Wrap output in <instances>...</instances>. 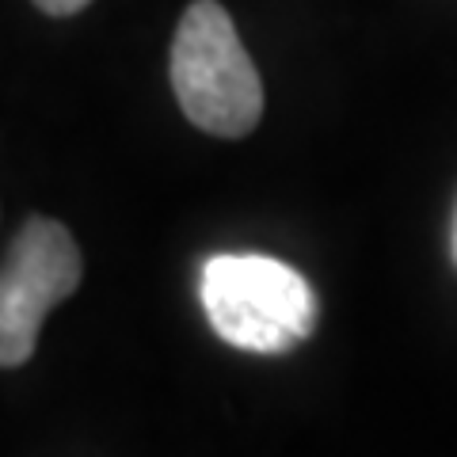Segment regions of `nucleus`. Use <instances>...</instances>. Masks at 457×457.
<instances>
[{
  "instance_id": "obj_1",
  "label": "nucleus",
  "mask_w": 457,
  "mask_h": 457,
  "mask_svg": "<svg viewBox=\"0 0 457 457\" xmlns=\"http://www.w3.org/2000/svg\"><path fill=\"white\" fill-rule=\"evenodd\" d=\"M210 328L237 351L282 354L312 336L320 305L302 270L260 252L210 255L198 275Z\"/></svg>"
},
{
  "instance_id": "obj_2",
  "label": "nucleus",
  "mask_w": 457,
  "mask_h": 457,
  "mask_svg": "<svg viewBox=\"0 0 457 457\" xmlns=\"http://www.w3.org/2000/svg\"><path fill=\"white\" fill-rule=\"evenodd\" d=\"M171 88L183 114L213 137H248L263 119V80L218 0H195L171 42Z\"/></svg>"
},
{
  "instance_id": "obj_3",
  "label": "nucleus",
  "mask_w": 457,
  "mask_h": 457,
  "mask_svg": "<svg viewBox=\"0 0 457 457\" xmlns=\"http://www.w3.org/2000/svg\"><path fill=\"white\" fill-rule=\"evenodd\" d=\"M80 275L73 233L54 218H27L0 263V370L31 359L46 312L77 294Z\"/></svg>"
},
{
  "instance_id": "obj_4",
  "label": "nucleus",
  "mask_w": 457,
  "mask_h": 457,
  "mask_svg": "<svg viewBox=\"0 0 457 457\" xmlns=\"http://www.w3.org/2000/svg\"><path fill=\"white\" fill-rule=\"evenodd\" d=\"M88 4L92 0H35V8L46 12V16H77V12Z\"/></svg>"
},
{
  "instance_id": "obj_5",
  "label": "nucleus",
  "mask_w": 457,
  "mask_h": 457,
  "mask_svg": "<svg viewBox=\"0 0 457 457\" xmlns=\"http://www.w3.org/2000/svg\"><path fill=\"white\" fill-rule=\"evenodd\" d=\"M450 248H453V263H457V213H453V233H450Z\"/></svg>"
}]
</instances>
